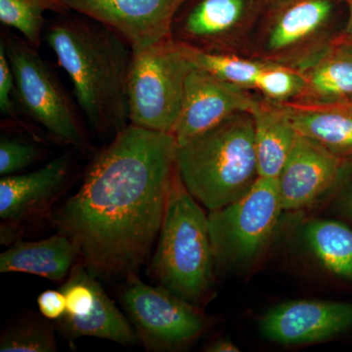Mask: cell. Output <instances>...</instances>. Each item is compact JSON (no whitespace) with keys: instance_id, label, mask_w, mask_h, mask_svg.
<instances>
[{"instance_id":"1","label":"cell","mask_w":352,"mask_h":352,"mask_svg":"<svg viewBox=\"0 0 352 352\" xmlns=\"http://www.w3.org/2000/svg\"><path fill=\"white\" fill-rule=\"evenodd\" d=\"M176 151L173 134L127 126L53 214L94 276L138 274L161 230L177 173Z\"/></svg>"},{"instance_id":"2","label":"cell","mask_w":352,"mask_h":352,"mask_svg":"<svg viewBox=\"0 0 352 352\" xmlns=\"http://www.w3.org/2000/svg\"><path fill=\"white\" fill-rule=\"evenodd\" d=\"M46 38L92 129L115 135L126 129L132 50L122 36L105 25L67 22L50 27Z\"/></svg>"},{"instance_id":"3","label":"cell","mask_w":352,"mask_h":352,"mask_svg":"<svg viewBox=\"0 0 352 352\" xmlns=\"http://www.w3.org/2000/svg\"><path fill=\"white\" fill-rule=\"evenodd\" d=\"M176 168L189 193L210 212L239 200L259 177L252 113H233L178 145Z\"/></svg>"},{"instance_id":"4","label":"cell","mask_w":352,"mask_h":352,"mask_svg":"<svg viewBox=\"0 0 352 352\" xmlns=\"http://www.w3.org/2000/svg\"><path fill=\"white\" fill-rule=\"evenodd\" d=\"M151 272L160 286L197 305L214 280V258L208 215L189 193L179 175L171 184L157 236Z\"/></svg>"},{"instance_id":"5","label":"cell","mask_w":352,"mask_h":352,"mask_svg":"<svg viewBox=\"0 0 352 352\" xmlns=\"http://www.w3.org/2000/svg\"><path fill=\"white\" fill-rule=\"evenodd\" d=\"M256 20L244 50L250 58L303 71L340 36L333 31L335 0H276Z\"/></svg>"},{"instance_id":"6","label":"cell","mask_w":352,"mask_h":352,"mask_svg":"<svg viewBox=\"0 0 352 352\" xmlns=\"http://www.w3.org/2000/svg\"><path fill=\"white\" fill-rule=\"evenodd\" d=\"M193 65L173 36L132 50L127 76L131 124L173 134L182 110L185 82Z\"/></svg>"},{"instance_id":"7","label":"cell","mask_w":352,"mask_h":352,"mask_svg":"<svg viewBox=\"0 0 352 352\" xmlns=\"http://www.w3.org/2000/svg\"><path fill=\"white\" fill-rule=\"evenodd\" d=\"M283 210L277 178L259 176L239 200L210 212L214 263L239 266L254 261L270 242Z\"/></svg>"},{"instance_id":"8","label":"cell","mask_w":352,"mask_h":352,"mask_svg":"<svg viewBox=\"0 0 352 352\" xmlns=\"http://www.w3.org/2000/svg\"><path fill=\"white\" fill-rule=\"evenodd\" d=\"M4 44L15 76L16 95L28 115L62 142L83 145L82 129L68 97L34 46L16 38Z\"/></svg>"},{"instance_id":"9","label":"cell","mask_w":352,"mask_h":352,"mask_svg":"<svg viewBox=\"0 0 352 352\" xmlns=\"http://www.w3.org/2000/svg\"><path fill=\"white\" fill-rule=\"evenodd\" d=\"M122 302L138 335L152 347L183 346L199 337L205 328L195 305L164 287L144 283L138 274L126 278Z\"/></svg>"},{"instance_id":"10","label":"cell","mask_w":352,"mask_h":352,"mask_svg":"<svg viewBox=\"0 0 352 352\" xmlns=\"http://www.w3.org/2000/svg\"><path fill=\"white\" fill-rule=\"evenodd\" d=\"M95 278L83 263L72 268L60 289L66 296L67 308L58 325L72 339L92 337L134 344L135 331Z\"/></svg>"},{"instance_id":"11","label":"cell","mask_w":352,"mask_h":352,"mask_svg":"<svg viewBox=\"0 0 352 352\" xmlns=\"http://www.w3.org/2000/svg\"><path fill=\"white\" fill-rule=\"evenodd\" d=\"M185 0H59L112 30L140 50L171 38L173 19Z\"/></svg>"},{"instance_id":"12","label":"cell","mask_w":352,"mask_h":352,"mask_svg":"<svg viewBox=\"0 0 352 352\" xmlns=\"http://www.w3.org/2000/svg\"><path fill=\"white\" fill-rule=\"evenodd\" d=\"M259 97L193 66L185 82L179 118L173 134L178 145L208 131L237 112H251Z\"/></svg>"},{"instance_id":"13","label":"cell","mask_w":352,"mask_h":352,"mask_svg":"<svg viewBox=\"0 0 352 352\" xmlns=\"http://www.w3.org/2000/svg\"><path fill=\"white\" fill-rule=\"evenodd\" d=\"M258 0H200L180 25L182 43L214 52L244 50L258 18Z\"/></svg>"},{"instance_id":"14","label":"cell","mask_w":352,"mask_h":352,"mask_svg":"<svg viewBox=\"0 0 352 352\" xmlns=\"http://www.w3.org/2000/svg\"><path fill=\"white\" fill-rule=\"evenodd\" d=\"M352 327V302L300 300L280 303L261 317L263 337L282 344L322 342Z\"/></svg>"},{"instance_id":"15","label":"cell","mask_w":352,"mask_h":352,"mask_svg":"<svg viewBox=\"0 0 352 352\" xmlns=\"http://www.w3.org/2000/svg\"><path fill=\"white\" fill-rule=\"evenodd\" d=\"M346 161L314 139L298 134L277 178L283 210H300L325 196L339 183Z\"/></svg>"},{"instance_id":"16","label":"cell","mask_w":352,"mask_h":352,"mask_svg":"<svg viewBox=\"0 0 352 352\" xmlns=\"http://www.w3.org/2000/svg\"><path fill=\"white\" fill-rule=\"evenodd\" d=\"M69 157L61 156L41 170L27 175L2 176L0 217L6 223L19 224L43 214L59 194L68 176Z\"/></svg>"},{"instance_id":"17","label":"cell","mask_w":352,"mask_h":352,"mask_svg":"<svg viewBox=\"0 0 352 352\" xmlns=\"http://www.w3.org/2000/svg\"><path fill=\"white\" fill-rule=\"evenodd\" d=\"M280 104L298 134L314 139L344 159L352 156V103Z\"/></svg>"},{"instance_id":"18","label":"cell","mask_w":352,"mask_h":352,"mask_svg":"<svg viewBox=\"0 0 352 352\" xmlns=\"http://www.w3.org/2000/svg\"><path fill=\"white\" fill-rule=\"evenodd\" d=\"M78 250L64 234L36 242L16 243L0 256V272L27 273L59 282L74 267Z\"/></svg>"},{"instance_id":"19","label":"cell","mask_w":352,"mask_h":352,"mask_svg":"<svg viewBox=\"0 0 352 352\" xmlns=\"http://www.w3.org/2000/svg\"><path fill=\"white\" fill-rule=\"evenodd\" d=\"M254 120V146L261 177L278 178L298 131L278 102L259 97L251 112Z\"/></svg>"},{"instance_id":"20","label":"cell","mask_w":352,"mask_h":352,"mask_svg":"<svg viewBox=\"0 0 352 352\" xmlns=\"http://www.w3.org/2000/svg\"><path fill=\"white\" fill-rule=\"evenodd\" d=\"M302 73L307 82L305 91L292 102L352 103V43L342 36Z\"/></svg>"},{"instance_id":"21","label":"cell","mask_w":352,"mask_h":352,"mask_svg":"<svg viewBox=\"0 0 352 352\" xmlns=\"http://www.w3.org/2000/svg\"><path fill=\"white\" fill-rule=\"evenodd\" d=\"M305 242L326 270L352 280V229L331 219H314L303 229Z\"/></svg>"},{"instance_id":"22","label":"cell","mask_w":352,"mask_h":352,"mask_svg":"<svg viewBox=\"0 0 352 352\" xmlns=\"http://www.w3.org/2000/svg\"><path fill=\"white\" fill-rule=\"evenodd\" d=\"M185 57L195 68L247 89L254 90V82L265 62L242 57L236 53L214 52L200 50L186 43L178 41Z\"/></svg>"},{"instance_id":"23","label":"cell","mask_w":352,"mask_h":352,"mask_svg":"<svg viewBox=\"0 0 352 352\" xmlns=\"http://www.w3.org/2000/svg\"><path fill=\"white\" fill-rule=\"evenodd\" d=\"M61 6L59 0H0V21L36 47L41 41L44 12Z\"/></svg>"},{"instance_id":"24","label":"cell","mask_w":352,"mask_h":352,"mask_svg":"<svg viewBox=\"0 0 352 352\" xmlns=\"http://www.w3.org/2000/svg\"><path fill=\"white\" fill-rule=\"evenodd\" d=\"M305 85L302 72L283 65L267 63L258 74L254 90L268 100L283 103L298 100Z\"/></svg>"},{"instance_id":"25","label":"cell","mask_w":352,"mask_h":352,"mask_svg":"<svg viewBox=\"0 0 352 352\" xmlns=\"http://www.w3.org/2000/svg\"><path fill=\"white\" fill-rule=\"evenodd\" d=\"M1 352H54L56 340L51 326L41 322L14 325L0 339Z\"/></svg>"},{"instance_id":"26","label":"cell","mask_w":352,"mask_h":352,"mask_svg":"<svg viewBox=\"0 0 352 352\" xmlns=\"http://www.w3.org/2000/svg\"><path fill=\"white\" fill-rule=\"evenodd\" d=\"M41 151L32 144L2 136L0 139V175H15L36 162Z\"/></svg>"},{"instance_id":"27","label":"cell","mask_w":352,"mask_h":352,"mask_svg":"<svg viewBox=\"0 0 352 352\" xmlns=\"http://www.w3.org/2000/svg\"><path fill=\"white\" fill-rule=\"evenodd\" d=\"M13 94H16L15 76L10 60L7 55L6 44L0 43V110L6 116L15 115Z\"/></svg>"},{"instance_id":"28","label":"cell","mask_w":352,"mask_h":352,"mask_svg":"<svg viewBox=\"0 0 352 352\" xmlns=\"http://www.w3.org/2000/svg\"><path fill=\"white\" fill-rule=\"evenodd\" d=\"M38 305L39 311L43 317L50 320L58 321L66 312V296L61 289H47L38 296Z\"/></svg>"},{"instance_id":"29","label":"cell","mask_w":352,"mask_h":352,"mask_svg":"<svg viewBox=\"0 0 352 352\" xmlns=\"http://www.w3.org/2000/svg\"><path fill=\"white\" fill-rule=\"evenodd\" d=\"M207 351L210 352H238L240 351V347L236 346L232 340L222 339L212 342L208 347Z\"/></svg>"},{"instance_id":"30","label":"cell","mask_w":352,"mask_h":352,"mask_svg":"<svg viewBox=\"0 0 352 352\" xmlns=\"http://www.w3.org/2000/svg\"><path fill=\"white\" fill-rule=\"evenodd\" d=\"M342 207L344 212L352 219V187L342 197Z\"/></svg>"},{"instance_id":"31","label":"cell","mask_w":352,"mask_h":352,"mask_svg":"<svg viewBox=\"0 0 352 352\" xmlns=\"http://www.w3.org/2000/svg\"><path fill=\"white\" fill-rule=\"evenodd\" d=\"M347 2H349V7H351V10H349V24H347L346 34H342L340 36H342L344 41L352 43V0H349V1Z\"/></svg>"},{"instance_id":"32","label":"cell","mask_w":352,"mask_h":352,"mask_svg":"<svg viewBox=\"0 0 352 352\" xmlns=\"http://www.w3.org/2000/svg\"><path fill=\"white\" fill-rule=\"evenodd\" d=\"M273 1H276V0H263V2H264V3H270V2H273Z\"/></svg>"},{"instance_id":"33","label":"cell","mask_w":352,"mask_h":352,"mask_svg":"<svg viewBox=\"0 0 352 352\" xmlns=\"http://www.w3.org/2000/svg\"><path fill=\"white\" fill-rule=\"evenodd\" d=\"M346 1H349V0H346Z\"/></svg>"}]
</instances>
